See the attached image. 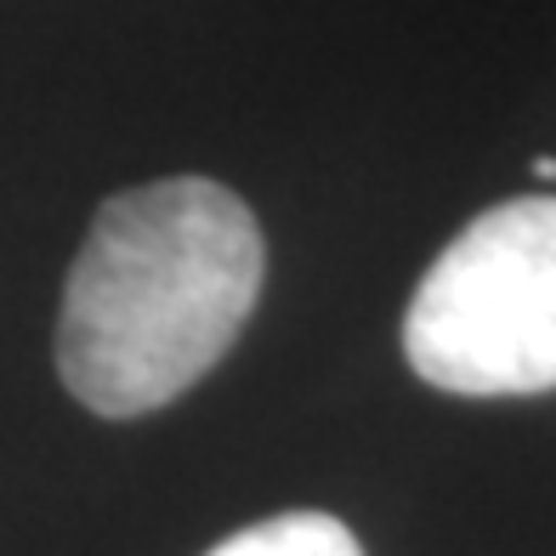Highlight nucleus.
I'll use <instances>...</instances> for the list:
<instances>
[{
	"instance_id": "nucleus-2",
	"label": "nucleus",
	"mask_w": 556,
	"mask_h": 556,
	"mask_svg": "<svg viewBox=\"0 0 556 556\" xmlns=\"http://www.w3.org/2000/svg\"><path fill=\"white\" fill-rule=\"evenodd\" d=\"M403 358L454 397L556 387V199H505L460 227L415 285Z\"/></svg>"
},
{
	"instance_id": "nucleus-3",
	"label": "nucleus",
	"mask_w": 556,
	"mask_h": 556,
	"mask_svg": "<svg viewBox=\"0 0 556 556\" xmlns=\"http://www.w3.org/2000/svg\"><path fill=\"white\" fill-rule=\"evenodd\" d=\"M211 556H364V545L330 511H285L227 534Z\"/></svg>"
},
{
	"instance_id": "nucleus-4",
	"label": "nucleus",
	"mask_w": 556,
	"mask_h": 556,
	"mask_svg": "<svg viewBox=\"0 0 556 556\" xmlns=\"http://www.w3.org/2000/svg\"><path fill=\"white\" fill-rule=\"evenodd\" d=\"M534 170H540V176H556V160H551V154H540V160H534Z\"/></svg>"
},
{
	"instance_id": "nucleus-1",
	"label": "nucleus",
	"mask_w": 556,
	"mask_h": 556,
	"mask_svg": "<svg viewBox=\"0 0 556 556\" xmlns=\"http://www.w3.org/2000/svg\"><path fill=\"white\" fill-rule=\"evenodd\" d=\"M262 273V227L222 182L165 176L114 193L63 290V387L109 420L165 409L239 341Z\"/></svg>"
}]
</instances>
